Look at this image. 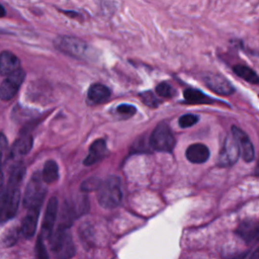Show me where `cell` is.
Wrapping results in <instances>:
<instances>
[{
    "label": "cell",
    "instance_id": "obj_1",
    "mask_svg": "<svg viewBox=\"0 0 259 259\" xmlns=\"http://www.w3.org/2000/svg\"><path fill=\"white\" fill-rule=\"evenodd\" d=\"M122 199L121 181L117 176H108L97 189V200L101 207L111 209L118 206Z\"/></svg>",
    "mask_w": 259,
    "mask_h": 259
},
{
    "label": "cell",
    "instance_id": "obj_2",
    "mask_svg": "<svg viewBox=\"0 0 259 259\" xmlns=\"http://www.w3.org/2000/svg\"><path fill=\"white\" fill-rule=\"evenodd\" d=\"M49 240L50 249L57 259H71L75 255L76 249L69 228L59 226Z\"/></svg>",
    "mask_w": 259,
    "mask_h": 259
},
{
    "label": "cell",
    "instance_id": "obj_3",
    "mask_svg": "<svg viewBox=\"0 0 259 259\" xmlns=\"http://www.w3.org/2000/svg\"><path fill=\"white\" fill-rule=\"evenodd\" d=\"M47 193V187L44 184L41 175L35 172L29 179L24 195H23V206L27 209L40 208L42 201Z\"/></svg>",
    "mask_w": 259,
    "mask_h": 259
},
{
    "label": "cell",
    "instance_id": "obj_4",
    "mask_svg": "<svg viewBox=\"0 0 259 259\" xmlns=\"http://www.w3.org/2000/svg\"><path fill=\"white\" fill-rule=\"evenodd\" d=\"M90 207L86 194H79L69 201H64L62 208V223L60 226L69 228L74 220L88 212Z\"/></svg>",
    "mask_w": 259,
    "mask_h": 259
},
{
    "label": "cell",
    "instance_id": "obj_5",
    "mask_svg": "<svg viewBox=\"0 0 259 259\" xmlns=\"http://www.w3.org/2000/svg\"><path fill=\"white\" fill-rule=\"evenodd\" d=\"M150 146L158 152L170 153L175 147V138L165 122L159 123L150 136Z\"/></svg>",
    "mask_w": 259,
    "mask_h": 259
},
{
    "label": "cell",
    "instance_id": "obj_6",
    "mask_svg": "<svg viewBox=\"0 0 259 259\" xmlns=\"http://www.w3.org/2000/svg\"><path fill=\"white\" fill-rule=\"evenodd\" d=\"M55 47L64 54L78 59L87 58L90 52L85 41L74 36H59L55 39Z\"/></svg>",
    "mask_w": 259,
    "mask_h": 259
},
{
    "label": "cell",
    "instance_id": "obj_7",
    "mask_svg": "<svg viewBox=\"0 0 259 259\" xmlns=\"http://www.w3.org/2000/svg\"><path fill=\"white\" fill-rule=\"evenodd\" d=\"M24 77L25 73L21 68L6 76V78L0 84V99L3 101L12 99L20 88Z\"/></svg>",
    "mask_w": 259,
    "mask_h": 259
},
{
    "label": "cell",
    "instance_id": "obj_8",
    "mask_svg": "<svg viewBox=\"0 0 259 259\" xmlns=\"http://www.w3.org/2000/svg\"><path fill=\"white\" fill-rule=\"evenodd\" d=\"M20 202L19 188H6V194L0 207V224L11 220L17 212Z\"/></svg>",
    "mask_w": 259,
    "mask_h": 259
},
{
    "label": "cell",
    "instance_id": "obj_9",
    "mask_svg": "<svg viewBox=\"0 0 259 259\" xmlns=\"http://www.w3.org/2000/svg\"><path fill=\"white\" fill-rule=\"evenodd\" d=\"M236 141L240 154L243 158V160L247 163L251 162L254 160L255 157V151L252 142L250 141L249 137L245 132H243L241 128L233 125L232 126V134H231Z\"/></svg>",
    "mask_w": 259,
    "mask_h": 259
},
{
    "label": "cell",
    "instance_id": "obj_10",
    "mask_svg": "<svg viewBox=\"0 0 259 259\" xmlns=\"http://www.w3.org/2000/svg\"><path fill=\"white\" fill-rule=\"evenodd\" d=\"M240 156V151L239 147L234 140L233 136L227 137L224 146L219 154V159H218V164L220 166H230L233 165L234 163L237 162L238 158Z\"/></svg>",
    "mask_w": 259,
    "mask_h": 259
},
{
    "label": "cell",
    "instance_id": "obj_11",
    "mask_svg": "<svg viewBox=\"0 0 259 259\" xmlns=\"http://www.w3.org/2000/svg\"><path fill=\"white\" fill-rule=\"evenodd\" d=\"M203 81L211 91L220 95H231L235 91L231 82L220 74L209 73L203 77Z\"/></svg>",
    "mask_w": 259,
    "mask_h": 259
},
{
    "label": "cell",
    "instance_id": "obj_12",
    "mask_svg": "<svg viewBox=\"0 0 259 259\" xmlns=\"http://www.w3.org/2000/svg\"><path fill=\"white\" fill-rule=\"evenodd\" d=\"M57 212H58V199L57 197H51L47 207L46 212L44 215V221L41 224V232L40 236L41 238L49 239L54 232V227L57 219Z\"/></svg>",
    "mask_w": 259,
    "mask_h": 259
},
{
    "label": "cell",
    "instance_id": "obj_13",
    "mask_svg": "<svg viewBox=\"0 0 259 259\" xmlns=\"http://www.w3.org/2000/svg\"><path fill=\"white\" fill-rule=\"evenodd\" d=\"M107 154V147H106V142L103 139H98L94 141L90 147H89V152L87 157L84 159V165L86 166H91L101 159L105 157Z\"/></svg>",
    "mask_w": 259,
    "mask_h": 259
},
{
    "label": "cell",
    "instance_id": "obj_14",
    "mask_svg": "<svg viewBox=\"0 0 259 259\" xmlns=\"http://www.w3.org/2000/svg\"><path fill=\"white\" fill-rule=\"evenodd\" d=\"M209 150L208 148L200 143L190 145L185 152L186 159L193 164H202L206 162L209 158Z\"/></svg>",
    "mask_w": 259,
    "mask_h": 259
},
{
    "label": "cell",
    "instance_id": "obj_15",
    "mask_svg": "<svg viewBox=\"0 0 259 259\" xmlns=\"http://www.w3.org/2000/svg\"><path fill=\"white\" fill-rule=\"evenodd\" d=\"M38 215H39V208L28 209L20 226V233L24 238L30 239L35 234Z\"/></svg>",
    "mask_w": 259,
    "mask_h": 259
},
{
    "label": "cell",
    "instance_id": "obj_16",
    "mask_svg": "<svg viewBox=\"0 0 259 259\" xmlns=\"http://www.w3.org/2000/svg\"><path fill=\"white\" fill-rule=\"evenodd\" d=\"M110 97V90L103 84L94 83L92 84L87 92V100L91 105L100 104L105 102Z\"/></svg>",
    "mask_w": 259,
    "mask_h": 259
},
{
    "label": "cell",
    "instance_id": "obj_17",
    "mask_svg": "<svg viewBox=\"0 0 259 259\" xmlns=\"http://www.w3.org/2000/svg\"><path fill=\"white\" fill-rule=\"evenodd\" d=\"M18 69H20V61L13 53L7 51L0 53V75L8 76Z\"/></svg>",
    "mask_w": 259,
    "mask_h": 259
},
{
    "label": "cell",
    "instance_id": "obj_18",
    "mask_svg": "<svg viewBox=\"0 0 259 259\" xmlns=\"http://www.w3.org/2000/svg\"><path fill=\"white\" fill-rule=\"evenodd\" d=\"M236 234L246 243L253 242L258 235V226L255 222L247 220L242 222L236 230Z\"/></svg>",
    "mask_w": 259,
    "mask_h": 259
},
{
    "label": "cell",
    "instance_id": "obj_19",
    "mask_svg": "<svg viewBox=\"0 0 259 259\" xmlns=\"http://www.w3.org/2000/svg\"><path fill=\"white\" fill-rule=\"evenodd\" d=\"M31 147H32V137L28 134H24L14 142L10 152L11 156L14 158L24 156L31 150Z\"/></svg>",
    "mask_w": 259,
    "mask_h": 259
},
{
    "label": "cell",
    "instance_id": "obj_20",
    "mask_svg": "<svg viewBox=\"0 0 259 259\" xmlns=\"http://www.w3.org/2000/svg\"><path fill=\"white\" fill-rule=\"evenodd\" d=\"M183 96L186 102L191 104H208L213 102V99L201 92L200 90L194 88H188L184 90Z\"/></svg>",
    "mask_w": 259,
    "mask_h": 259
},
{
    "label": "cell",
    "instance_id": "obj_21",
    "mask_svg": "<svg viewBox=\"0 0 259 259\" xmlns=\"http://www.w3.org/2000/svg\"><path fill=\"white\" fill-rule=\"evenodd\" d=\"M59 178V167L58 164L54 160H49L45 163L42 173H41V179L45 183L51 184L57 181Z\"/></svg>",
    "mask_w": 259,
    "mask_h": 259
},
{
    "label": "cell",
    "instance_id": "obj_22",
    "mask_svg": "<svg viewBox=\"0 0 259 259\" xmlns=\"http://www.w3.org/2000/svg\"><path fill=\"white\" fill-rule=\"evenodd\" d=\"M233 71L240 78L244 79L245 81H247L251 84L257 85L259 83V78H258L257 73L253 69H251L245 65H236L233 67Z\"/></svg>",
    "mask_w": 259,
    "mask_h": 259
},
{
    "label": "cell",
    "instance_id": "obj_23",
    "mask_svg": "<svg viewBox=\"0 0 259 259\" xmlns=\"http://www.w3.org/2000/svg\"><path fill=\"white\" fill-rule=\"evenodd\" d=\"M25 174V167L19 163L12 167L9 174V180H8V188H19V184L21 183L23 176Z\"/></svg>",
    "mask_w": 259,
    "mask_h": 259
},
{
    "label": "cell",
    "instance_id": "obj_24",
    "mask_svg": "<svg viewBox=\"0 0 259 259\" xmlns=\"http://www.w3.org/2000/svg\"><path fill=\"white\" fill-rule=\"evenodd\" d=\"M19 234H20V229L18 228H12L8 230L2 238V245L5 247H10L14 245L18 240Z\"/></svg>",
    "mask_w": 259,
    "mask_h": 259
},
{
    "label": "cell",
    "instance_id": "obj_25",
    "mask_svg": "<svg viewBox=\"0 0 259 259\" xmlns=\"http://www.w3.org/2000/svg\"><path fill=\"white\" fill-rule=\"evenodd\" d=\"M101 180L96 178V177H90L86 180H84L81 185H80V190L84 193L86 192H90V191H94L97 190L99 188V186L101 185Z\"/></svg>",
    "mask_w": 259,
    "mask_h": 259
},
{
    "label": "cell",
    "instance_id": "obj_26",
    "mask_svg": "<svg viewBox=\"0 0 259 259\" xmlns=\"http://www.w3.org/2000/svg\"><path fill=\"white\" fill-rule=\"evenodd\" d=\"M156 93L163 98H171L175 95V90L168 83L162 82L156 87Z\"/></svg>",
    "mask_w": 259,
    "mask_h": 259
},
{
    "label": "cell",
    "instance_id": "obj_27",
    "mask_svg": "<svg viewBox=\"0 0 259 259\" xmlns=\"http://www.w3.org/2000/svg\"><path fill=\"white\" fill-rule=\"evenodd\" d=\"M197 121H198V116L197 115H195V114H184L179 118L178 123H179L180 127L186 128V127H190V126L194 125Z\"/></svg>",
    "mask_w": 259,
    "mask_h": 259
},
{
    "label": "cell",
    "instance_id": "obj_28",
    "mask_svg": "<svg viewBox=\"0 0 259 259\" xmlns=\"http://www.w3.org/2000/svg\"><path fill=\"white\" fill-rule=\"evenodd\" d=\"M140 97L142 98L143 102L150 106V107H157L159 104V100L157 99V97L155 96V94L151 91H147V92H142L140 94Z\"/></svg>",
    "mask_w": 259,
    "mask_h": 259
},
{
    "label": "cell",
    "instance_id": "obj_29",
    "mask_svg": "<svg viewBox=\"0 0 259 259\" xmlns=\"http://www.w3.org/2000/svg\"><path fill=\"white\" fill-rule=\"evenodd\" d=\"M116 111L119 115L123 117H131L137 112V108L132 104L122 103L116 107Z\"/></svg>",
    "mask_w": 259,
    "mask_h": 259
},
{
    "label": "cell",
    "instance_id": "obj_30",
    "mask_svg": "<svg viewBox=\"0 0 259 259\" xmlns=\"http://www.w3.org/2000/svg\"><path fill=\"white\" fill-rule=\"evenodd\" d=\"M35 259H49V255H48V252L46 250V247L44 245L42 238L40 235L38 236L36 245H35Z\"/></svg>",
    "mask_w": 259,
    "mask_h": 259
},
{
    "label": "cell",
    "instance_id": "obj_31",
    "mask_svg": "<svg viewBox=\"0 0 259 259\" xmlns=\"http://www.w3.org/2000/svg\"><path fill=\"white\" fill-rule=\"evenodd\" d=\"M6 149H7V139L3 134L0 133V165H1V160H2L3 154Z\"/></svg>",
    "mask_w": 259,
    "mask_h": 259
},
{
    "label": "cell",
    "instance_id": "obj_32",
    "mask_svg": "<svg viewBox=\"0 0 259 259\" xmlns=\"http://www.w3.org/2000/svg\"><path fill=\"white\" fill-rule=\"evenodd\" d=\"M248 253H249V252L241 253V254H239V255H237V256H234V257L231 258V259H245V258L248 256Z\"/></svg>",
    "mask_w": 259,
    "mask_h": 259
},
{
    "label": "cell",
    "instance_id": "obj_33",
    "mask_svg": "<svg viewBox=\"0 0 259 259\" xmlns=\"http://www.w3.org/2000/svg\"><path fill=\"white\" fill-rule=\"evenodd\" d=\"M5 194H6V189H1V190H0V207H1L2 202H3V200H4Z\"/></svg>",
    "mask_w": 259,
    "mask_h": 259
},
{
    "label": "cell",
    "instance_id": "obj_34",
    "mask_svg": "<svg viewBox=\"0 0 259 259\" xmlns=\"http://www.w3.org/2000/svg\"><path fill=\"white\" fill-rule=\"evenodd\" d=\"M3 182H4V175H3L1 165H0V187L3 185Z\"/></svg>",
    "mask_w": 259,
    "mask_h": 259
},
{
    "label": "cell",
    "instance_id": "obj_35",
    "mask_svg": "<svg viewBox=\"0 0 259 259\" xmlns=\"http://www.w3.org/2000/svg\"><path fill=\"white\" fill-rule=\"evenodd\" d=\"M5 15V9L4 7L0 4V17H3Z\"/></svg>",
    "mask_w": 259,
    "mask_h": 259
},
{
    "label": "cell",
    "instance_id": "obj_36",
    "mask_svg": "<svg viewBox=\"0 0 259 259\" xmlns=\"http://www.w3.org/2000/svg\"><path fill=\"white\" fill-rule=\"evenodd\" d=\"M250 259H258V252H257V250L252 254V256L250 257Z\"/></svg>",
    "mask_w": 259,
    "mask_h": 259
}]
</instances>
